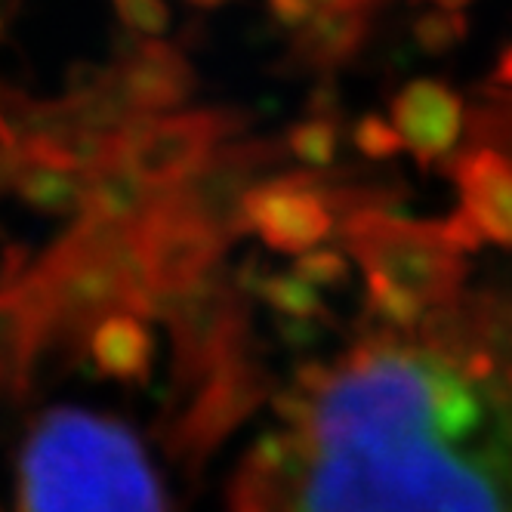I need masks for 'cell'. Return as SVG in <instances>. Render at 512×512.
<instances>
[{"mask_svg": "<svg viewBox=\"0 0 512 512\" xmlns=\"http://www.w3.org/2000/svg\"><path fill=\"white\" fill-rule=\"evenodd\" d=\"M309 398L306 423L287 429L290 466L244 460L232 512H503L482 475L442 448L423 349L374 331Z\"/></svg>", "mask_w": 512, "mask_h": 512, "instance_id": "cell-1", "label": "cell"}, {"mask_svg": "<svg viewBox=\"0 0 512 512\" xmlns=\"http://www.w3.org/2000/svg\"><path fill=\"white\" fill-rule=\"evenodd\" d=\"M16 512H167V497L124 420L53 408L22 442Z\"/></svg>", "mask_w": 512, "mask_h": 512, "instance_id": "cell-2", "label": "cell"}, {"mask_svg": "<svg viewBox=\"0 0 512 512\" xmlns=\"http://www.w3.org/2000/svg\"><path fill=\"white\" fill-rule=\"evenodd\" d=\"M16 287L38 318L41 358L81 361L93 327L115 312L161 315V297L133 229L87 216H78L75 226L22 272Z\"/></svg>", "mask_w": 512, "mask_h": 512, "instance_id": "cell-3", "label": "cell"}, {"mask_svg": "<svg viewBox=\"0 0 512 512\" xmlns=\"http://www.w3.org/2000/svg\"><path fill=\"white\" fill-rule=\"evenodd\" d=\"M343 247L364 272H377L426 306L451 303L466 275V263L448 244L442 223H411L386 210H361L337 219Z\"/></svg>", "mask_w": 512, "mask_h": 512, "instance_id": "cell-4", "label": "cell"}, {"mask_svg": "<svg viewBox=\"0 0 512 512\" xmlns=\"http://www.w3.org/2000/svg\"><path fill=\"white\" fill-rule=\"evenodd\" d=\"M161 321L173 337V398H186L207 374L250 352L247 294L223 266L161 303Z\"/></svg>", "mask_w": 512, "mask_h": 512, "instance_id": "cell-5", "label": "cell"}, {"mask_svg": "<svg viewBox=\"0 0 512 512\" xmlns=\"http://www.w3.org/2000/svg\"><path fill=\"white\" fill-rule=\"evenodd\" d=\"M275 392L272 374L250 352L219 364L186 398L170 405L158 435L170 460L198 475L213 451Z\"/></svg>", "mask_w": 512, "mask_h": 512, "instance_id": "cell-6", "label": "cell"}, {"mask_svg": "<svg viewBox=\"0 0 512 512\" xmlns=\"http://www.w3.org/2000/svg\"><path fill=\"white\" fill-rule=\"evenodd\" d=\"M247 115L235 108H204L182 115H145L136 112L118 133V164H127L152 186H173L189 176L204 158H210L219 142L241 133Z\"/></svg>", "mask_w": 512, "mask_h": 512, "instance_id": "cell-7", "label": "cell"}, {"mask_svg": "<svg viewBox=\"0 0 512 512\" xmlns=\"http://www.w3.org/2000/svg\"><path fill=\"white\" fill-rule=\"evenodd\" d=\"M278 158L281 152L272 142L219 145L189 176H182L173 186H164V195L167 201L192 213L219 238H226L232 244L250 232L244 219L247 192L256 182H263L260 176L269 167H275Z\"/></svg>", "mask_w": 512, "mask_h": 512, "instance_id": "cell-8", "label": "cell"}, {"mask_svg": "<svg viewBox=\"0 0 512 512\" xmlns=\"http://www.w3.org/2000/svg\"><path fill=\"white\" fill-rule=\"evenodd\" d=\"M130 229L139 241L145 269L152 275L161 303L216 269L219 256L229 247V241L219 238L201 219L167 201L164 189L155 207Z\"/></svg>", "mask_w": 512, "mask_h": 512, "instance_id": "cell-9", "label": "cell"}, {"mask_svg": "<svg viewBox=\"0 0 512 512\" xmlns=\"http://www.w3.org/2000/svg\"><path fill=\"white\" fill-rule=\"evenodd\" d=\"M247 229L278 253H306L334 232L337 216L321 195V170L266 176L244 198Z\"/></svg>", "mask_w": 512, "mask_h": 512, "instance_id": "cell-10", "label": "cell"}, {"mask_svg": "<svg viewBox=\"0 0 512 512\" xmlns=\"http://www.w3.org/2000/svg\"><path fill=\"white\" fill-rule=\"evenodd\" d=\"M392 124L417 164H435L451 152L463 127V105L438 81H411L392 99Z\"/></svg>", "mask_w": 512, "mask_h": 512, "instance_id": "cell-11", "label": "cell"}, {"mask_svg": "<svg viewBox=\"0 0 512 512\" xmlns=\"http://www.w3.org/2000/svg\"><path fill=\"white\" fill-rule=\"evenodd\" d=\"M115 84L133 112L161 115L182 105L195 90V71L176 47L149 38L133 50L124 68L115 71Z\"/></svg>", "mask_w": 512, "mask_h": 512, "instance_id": "cell-12", "label": "cell"}, {"mask_svg": "<svg viewBox=\"0 0 512 512\" xmlns=\"http://www.w3.org/2000/svg\"><path fill=\"white\" fill-rule=\"evenodd\" d=\"M454 179L482 238L512 247V161L494 149H475L454 164Z\"/></svg>", "mask_w": 512, "mask_h": 512, "instance_id": "cell-13", "label": "cell"}, {"mask_svg": "<svg viewBox=\"0 0 512 512\" xmlns=\"http://www.w3.org/2000/svg\"><path fill=\"white\" fill-rule=\"evenodd\" d=\"M87 358L105 380L127 386H145L152 377L155 337L145 318L133 312H115L102 318L87 340Z\"/></svg>", "mask_w": 512, "mask_h": 512, "instance_id": "cell-14", "label": "cell"}, {"mask_svg": "<svg viewBox=\"0 0 512 512\" xmlns=\"http://www.w3.org/2000/svg\"><path fill=\"white\" fill-rule=\"evenodd\" d=\"M41 364L38 318L22 290H0V401H22L31 392L34 368Z\"/></svg>", "mask_w": 512, "mask_h": 512, "instance_id": "cell-15", "label": "cell"}, {"mask_svg": "<svg viewBox=\"0 0 512 512\" xmlns=\"http://www.w3.org/2000/svg\"><path fill=\"white\" fill-rule=\"evenodd\" d=\"M161 186H152L127 164H105L84 173L81 216L112 226H136L155 207Z\"/></svg>", "mask_w": 512, "mask_h": 512, "instance_id": "cell-16", "label": "cell"}, {"mask_svg": "<svg viewBox=\"0 0 512 512\" xmlns=\"http://www.w3.org/2000/svg\"><path fill=\"white\" fill-rule=\"evenodd\" d=\"M368 38L364 10H331L321 7L297 34V59L318 71H334L346 65Z\"/></svg>", "mask_w": 512, "mask_h": 512, "instance_id": "cell-17", "label": "cell"}, {"mask_svg": "<svg viewBox=\"0 0 512 512\" xmlns=\"http://www.w3.org/2000/svg\"><path fill=\"white\" fill-rule=\"evenodd\" d=\"M235 284L244 290L247 297L263 300L275 315L294 318V321H327L331 309L324 306V300L315 294V287L303 281L300 275H281L269 272L260 260H247L241 272L235 275Z\"/></svg>", "mask_w": 512, "mask_h": 512, "instance_id": "cell-18", "label": "cell"}, {"mask_svg": "<svg viewBox=\"0 0 512 512\" xmlns=\"http://www.w3.org/2000/svg\"><path fill=\"white\" fill-rule=\"evenodd\" d=\"M22 204L47 216H81L84 204V173H71L47 164H25L16 179V189Z\"/></svg>", "mask_w": 512, "mask_h": 512, "instance_id": "cell-19", "label": "cell"}, {"mask_svg": "<svg viewBox=\"0 0 512 512\" xmlns=\"http://www.w3.org/2000/svg\"><path fill=\"white\" fill-rule=\"evenodd\" d=\"M364 306H368L371 318L383 321L386 327H398V331H414L429 309L414 294L377 272H364Z\"/></svg>", "mask_w": 512, "mask_h": 512, "instance_id": "cell-20", "label": "cell"}, {"mask_svg": "<svg viewBox=\"0 0 512 512\" xmlns=\"http://www.w3.org/2000/svg\"><path fill=\"white\" fill-rule=\"evenodd\" d=\"M287 152L294 155L300 164L312 170H324L327 164H334L337 158V145H340V130L337 121L327 118H306L287 130Z\"/></svg>", "mask_w": 512, "mask_h": 512, "instance_id": "cell-21", "label": "cell"}, {"mask_svg": "<svg viewBox=\"0 0 512 512\" xmlns=\"http://www.w3.org/2000/svg\"><path fill=\"white\" fill-rule=\"evenodd\" d=\"M294 275L309 281L312 287H346L349 284V260L337 247H312L297 256Z\"/></svg>", "mask_w": 512, "mask_h": 512, "instance_id": "cell-22", "label": "cell"}, {"mask_svg": "<svg viewBox=\"0 0 512 512\" xmlns=\"http://www.w3.org/2000/svg\"><path fill=\"white\" fill-rule=\"evenodd\" d=\"M352 142H355V149L371 161H389L405 149V139H401L395 124L380 115H364L352 127Z\"/></svg>", "mask_w": 512, "mask_h": 512, "instance_id": "cell-23", "label": "cell"}, {"mask_svg": "<svg viewBox=\"0 0 512 512\" xmlns=\"http://www.w3.org/2000/svg\"><path fill=\"white\" fill-rule=\"evenodd\" d=\"M115 10L127 28L145 34V38H158L170 25V13L164 0H115Z\"/></svg>", "mask_w": 512, "mask_h": 512, "instance_id": "cell-24", "label": "cell"}, {"mask_svg": "<svg viewBox=\"0 0 512 512\" xmlns=\"http://www.w3.org/2000/svg\"><path fill=\"white\" fill-rule=\"evenodd\" d=\"M463 34V19L454 16L451 10L442 13H429L417 22V41L429 50V53H442L448 50L457 38Z\"/></svg>", "mask_w": 512, "mask_h": 512, "instance_id": "cell-25", "label": "cell"}, {"mask_svg": "<svg viewBox=\"0 0 512 512\" xmlns=\"http://www.w3.org/2000/svg\"><path fill=\"white\" fill-rule=\"evenodd\" d=\"M269 10L284 28H303L321 7L315 0H269Z\"/></svg>", "mask_w": 512, "mask_h": 512, "instance_id": "cell-26", "label": "cell"}, {"mask_svg": "<svg viewBox=\"0 0 512 512\" xmlns=\"http://www.w3.org/2000/svg\"><path fill=\"white\" fill-rule=\"evenodd\" d=\"M25 155L22 149H16V145H0V195L16 189V179L19 173L25 170Z\"/></svg>", "mask_w": 512, "mask_h": 512, "instance_id": "cell-27", "label": "cell"}, {"mask_svg": "<svg viewBox=\"0 0 512 512\" xmlns=\"http://www.w3.org/2000/svg\"><path fill=\"white\" fill-rule=\"evenodd\" d=\"M309 112H312V118H327V121H337L340 118V99H337L334 84H321L312 93Z\"/></svg>", "mask_w": 512, "mask_h": 512, "instance_id": "cell-28", "label": "cell"}, {"mask_svg": "<svg viewBox=\"0 0 512 512\" xmlns=\"http://www.w3.org/2000/svg\"><path fill=\"white\" fill-rule=\"evenodd\" d=\"M189 4L201 7V10H216V7H223L226 0H189Z\"/></svg>", "mask_w": 512, "mask_h": 512, "instance_id": "cell-29", "label": "cell"}, {"mask_svg": "<svg viewBox=\"0 0 512 512\" xmlns=\"http://www.w3.org/2000/svg\"><path fill=\"white\" fill-rule=\"evenodd\" d=\"M438 4H442L445 10H457V7H463L466 0H438Z\"/></svg>", "mask_w": 512, "mask_h": 512, "instance_id": "cell-30", "label": "cell"}, {"mask_svg": "<svg viewBox=\"0 0 512 512\" xmlns=\"http://www.w3.org/2000/svg\"><path fill=\"white\" fill-rule=\"evenodd\" d=\"M0 31H4V19H0Z\"/></svg>", "mask_w": 512, "mask_h": 512, "instance_id": "cell-31", "label": "cell"}, {"mask_svg": "<svg viewBox=\"0 0 512 512\" xmlns=\"http://www.w3.org/2000/svg\"><path fill=\"white\" fill-rule=\"evenodd\" d=\"M0 512H4V506H0Z\"/></svg>", "mask_w": 512, "mask_h": 512, "instance_id": "cell-32", "label": "cell"}]
</instances>
